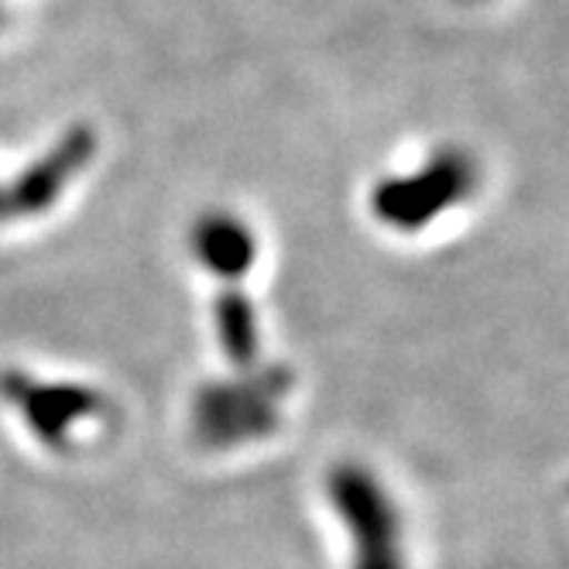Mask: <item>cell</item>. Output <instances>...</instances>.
<instances>
[{"label":"cell","mask_w":569,"mask_h":569,"mask_svg":"<svg viewBox=\"0 0 569 569\" xmlns=\"http://www.w3.org/2000/svg\"><path fill=\"white\" fill-rule=\"evenodd\" d=\"M333 501L357 532V569H401L398 521L385 495L375 491V483L347 470L333 483Z\"/></svg>","instance_id":"6da1fadb"}]
</instances>
